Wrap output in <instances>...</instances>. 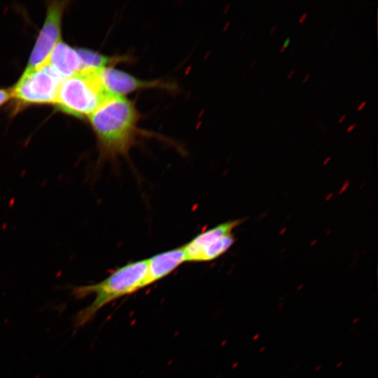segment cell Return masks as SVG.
I'll return each mask as SVG.
<instances>
[{
  "label": "cell",
  "instance_id": "cell-1",
  "mask_svg": "<svg viewBox=\"0 0 378 378\" xmlns=\"http://www.w3.org/2000/svg\"><path fill=\"white\" fill-rule=\"evenodd\" d=\"M88 118L98 141L99 163L128 155L140 135V114L134 102L111 96Z\"/></svg>",
  "mask_w": 378,
  "mask_h": 378
},
{
  "label": "cell",
  "instance_id": "cell-2",
  "mask_svg": "<svg viewBox=\"0 0 378 378\" xmlns=\"http://www.w3.org/2000/svg\"><path fill=\"white\" fill-rule=\"evenodd\" d=\"M147 272V259L130 262L114 270L107 277L96 284L74 286L72 295L83 299L94 294V300L78 311L74 318V326L78 328L90 322L104 306L143 288Z\"/></svg>",
  "mask_w": 378,
  "mask_h": 378
},
{
  "label": "cell",
  "instance_id": "cell-3",
  "mask_svg": "<svg viewBox=\"0 0 378 378\" xmlns=\"http://www.w3.org/2000/svg\"><path fill=\"white\" fill-rule=\"evenodd\" d=\"M111 96L100 69L86 68L62 80L54 103L61 111L83 118L89 117Z\"/></svg>",
  "mask_w": 378,
  "mask_h": 378
},
{
  "label": "cell",
  "instance_id": "cell-4",
  "mask_svg": "<svg viewBox=\"0 0 378 378\" xmlns=\"http://www.w3.org/2000/svg\"><path fill=\"white\" fill-rule=\"evenodd\" d=\"M244 219L226 221L204 230L183 245L186 262H202L223 255L236 241L233 230Z\"/></svg>",
  "mask_w": 378,
  "mask_h": 378
},
{
  "label": "cell",
  "instance_id": "cell-5",
  "mask_svg": "<svg viewBox=\"0 0 378 378\" xmlns=\"http://www.w3.org/2000/svg\"><path fill=\"white\" fill-rule=\"evenodd\" d=\"M64 78L46 62L32 69H25L11 95L22 104L54 103Z\"/></svg>",
  "mask_w": 378,
  "mask_h": 378
},
{
  "label": "cell",
  "instance_id": "cell-6",
  "mask_svg": "<svg viewBox=\"0 0 378 378\" xmlns=\"http://www.w3.org/2000/svg\"><path fill=\"white\" fill-rule=\"evenodd\" d=\"M66 2L54 1L48 6L43 27L37 38L26 69L46 63L60 38L61 20Z\"/></svg>",
  "mask_w": 378,
  "mask_h": 378
},
{
  "label": "cell",
  "instance_id": "cell-7",
  "mask_svg": "<svg viewBox=\"0 0 378 378\" xmlns=\"http://www.w3.org/2000/svg\"><path fill=\"white\" fill-rule=\"evenodd\" d=\"M104 85L111 96H122L139 90L148 89H163L172 90L174 84L161 80H141L127 72L112 66L100 69Z\"/></svg>",
  "mask_w": 378,
  "mask_h": 378
},
{
  "label": "cell",
  "instance_id": "cell-8",
  "mask_svg": "<svg viewBox=\"0 0 378 378\" xmlns=\"http://www.w3.org/2000/svg\"><path fill=\"white\" fill-rule=\"evenodd\" d=\"M186 262L182 246L155 254L147 259V272L143 288L169 275Z\"/></svg>",
  "mask_w": 378,
  "mask_h": 378
},
{
  "label": "cell",
  "instance_id": "cell-9",
  "mask_svg": "<svg viewBox=\"0 0 378 378\" xmlns=\"http://www.w3.org/2000/svg\"><path fill=\"white\" fill-rule=\"evenodd\" d=\"M46 62L63 78L69 77L81 69V61L77 50L61 41L54 47Z\"/></svg>",
  "mask_w": 378,
  "mask_h": 378
},
{
  "label": "cell",
  "instance_id": "cell-10",
  "mask_svg": "<svg viewBox=\"0 0 378 378\" xmlns=\"http://www.w3.org/2000/svg\"><path fill=\"white\" fill-rule=\"evenodd\" d=\"M81 61V69L92 68L101 69L129 60L128 56H106L88 49L76 50Z\"/></svg>",
  "mask_w": 378,
  "mask_h": 378
},
{
  "label": "cell",
  "instance_id": "cell-11",
  "mask_svg": "<svg viewBox=\"0 0 378 378\" xmlns=\"http://www.w3.org/2000/svg\"><path fill=\"white\" fill-rule=\"evenodd\" d=\"M10 96L11 92L4 90H0V105L8 100Z\"/></svg>",
  "mask_w": 378,
  "mask_h": 378
},
{
  "label": "cell",
  "instance_id": "cell-12",
  "mask_svg": "<svg viewBox=\"0 0 378 378\" xmlns=\"http://www.w3.org/2000/svg\"><path fill=\"white\" fill-rule=\"evenodd\" d=\"M290 41V37H288L286 41H284L282 47L281 48L279 52H283L284 50L288 46L289 43Z\"/></svg>",
  "mask_w": 378,
  "mask_h": 378
},
{
  "label": "cell",
  "instance_id": "cell-13",
  "mask_svg": "<svg viewBox=\"0 0 378 378\" xmlns=\"http://www.w3.org/2000/svg\"><path fill=\"white\" fill-rule=\"evenodd\" d=\"M307 13H302V15L299 18V20H298L299 22L302 23L304 21V20L307 18Z\"/></svg>",
  "mask_w": 378,
  "mask_h": 378
},
{
  "label": "cell",
  "instance_id": "cell-14",
  "mask_svg": "<svg viewBox=\"0 0 378 378\" xmlns=\"http://www.w3.org/2000/svg\"><path fill=\"white\" fill-rule=\"evenodd\" d=\"M366 104V101H363L361 103L359 104V105L357 106V110L360 111Z\"/></svg>",
  "mask_w": 378,
  "mask_h": 378
},
{
  "label": "cell",
  "instance_id": "cell-15",
  "mask_svg": "<svg viewBox=\"0 0 378 378\" xmlns=\"http://www.w3.org/2000/svg\"><path fill=\"white\" fill-rule=\"evenodd\" d=\"M357 123H354L352 125H351L350 126H349L347 128H346V132H349L351 130H353L354 129V127L356 126Z\"/></svg>",
  "mask_w": 378,
  "mask_h": 378
},
{
  "label": "cell",
  "instance_id": "cell-16",
  "mask_svg": "<svg viewBox=\"0 0 378 378\" xmlns=\"http://www.w3.org/2000/svg\"><path fill=\"white\" fill-rule=\"evenodd\" d=\"M260 337V333H255L253 337H252V340L253 342H255L257 341Z\"/></svg>",
  "mask_w": 378,
  "mask_h": 378
},
{
  "label": "cell",
  "instance_id": "cell-17",
  "mask_svg": "<svg viewBox=\"0 0 378 378\" xmlns=\"http://www.w3.org/2000/svg\"><path fill=\"white\" fill-rule=\"evenodd\" d=\"M294 73H295V70H294V69L291 70V71L288 73V76H287V78H288V79L290 78L291 76L294 74Z\"/></svg>",
  "mask_w": 378,
  "mask_h": 378
},
{
  "label": "cell",
  "instance_id": "cell-18",
  "mask_svg": "<svg viewBox=\"0 0 378 378\" xmlns=\"http://www.w3.org/2000/svg\"><path fill=\"white\" fill-rule=\"evenodd\" d=\"M276 26L275 24L273 25V26L271 27L270 30V34H273V33L276 31Z\"/></svg>",
  "mask_w": 378,
  "mask_h": 378
},
{
  "label": "cell",
  "instance_id": "cell-19",
  "mask_svg": "<svg viewBox=\"0 0 378 378\" xmlns=\"http://www.w3.org/2000/svg\"><path fill=\"white\" fill-rule=\"evenodd\" d=\"M346 117V115L344 114V115H342L338 120V122H342L344 119Z\"/></svg>",
  "mask_w": 378,
  "mask_h": 378
},
{
  "label": "cell",
  "instance_id": "cell-20",
  "mask_svg": "<svg viewBox=\"0 0 378 378\" xmlns=\"http://www.w3.org/2000/svg\"><path fill=\"white\" fill-rule=\"evenodd\" d=\"M360 320V318L359 317H356L355 318L353 321H352V324L353 325H355L356 323H357Z\"/></svg>",
  "mask_w": 378,
  "mask_h": 378
},
{
  "label": "cell",
  "instance_id": "cell-21",
  "mask_svg": "<svg viewBox=\"0 0 378 378\" xmlns=\"http://www.w3.org/2000/svg\"><path fill=\"white\" fill-rule=\"evenodd\" d=\"M309 76H310V74H307L304 77V78H303V80H302V82H303V83H305V82L307 80V79L309 78Z\"/></svg>",
  "mask_w": 378,
  "mask_h": 378
},
{
  "label": "cell",
  "instance_id": "cell-22",
  "mask_svg": "<svg viewBox=\"0 0 378 378\" xmlns=\"http://www.w3.org/2000/svg\"><path fill=\"white\" fill-rule=\"evenodd\" d=\"M343 364H344V363H343L342 361L339 362V363H337L335 365V368H340L341 366H342Z\"/></svg>",
  "mask_w": 378,
  "mask_h": 378
},
{
  "label": "cell",
  "instance_id": "cell-23",
  "mask_svg": "<svg viewBox=\"0 0 378 378\" xmlns=\"http://www.w3.org/2000/svg\"><path fill=\"white\" fill-rule=\"evenodd\" d=\"M265 349H266V346H262L259 349L258 351H259V353H262L264 351H265Z\"/></svg>",
  "mask_w": 378,
  "mask_h": 378
},
{
  "label": "cell",
  "instance_id": "cell-24",
  "mask_svg": "<svg viewBox=\"0 0 378 378\" xmlns=\"http://www.w3.org/2000/svg\"><path fill=\"white\" fill-rule=\"evenodd\" d=\"M321 368H322V365H317L316 367H315L314 371H315V372L319 371Z\"/></svg>",
  "mask_w": 378,
  "mask_h": 378
},
{
  "label": "cell",
  "instance_id": "cell-25",
  "mask_svg": "<svg viewBox=\"0 0 378 378\" xmlns=\"http://www.w3.org/2000/svg\"><path fill=\"white\" fill-rule=\"evenodd\" d=\"M284 302H281L278 305L277 309L279 310V309H281L282 307L284 306Z\"/></svg>",
  "mask_w": 378,
  "mask_h": 378
},
{
  "label": "cell",
  "instance_id": "cell-26",
  "mask_svg": "<svg viewBox=\"0 0 378 378\" xmlns=\"http://www.w3.org/2000/svg\"><path fill=\"white\" fill-rule=\"evenodd\" d=\"M256 62H257V59H253V60L252 61V62L251 63L250 66L252 68V67L254 66V64H256Z\"/></svg>",
  "mask_w": 378,
  "mask_h": 378
}]
</instances>
